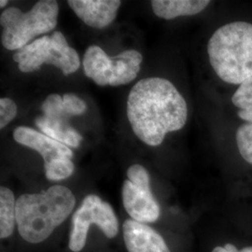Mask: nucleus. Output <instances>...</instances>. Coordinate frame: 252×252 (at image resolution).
Listing matches in <instances>:
<instances>
[{
  "mask_svg": "<svg viewBox=\"0 0 252 252\" xmlns=\"http://www.w3.org/2000/svg\"><path fill=\"white\" fill-rule=\"evenodd\" d=\"M58 12L54 0H40L27 12L14 7L5 9L0 16L2 45L18 51L34 37L51 32L57 26Z\"/></svg>",
  "mask_w": 252,
  "mask_h": 252,
  "instance_id": "20e7f679",
  "label": "nucleus"
},
{
  "mask_svg": "<svg viewBox=\"0 0 252 252\" xmlns=\"http://www.w3.org/2000/svg\"><path fill=\"white\" fill-rule=\"evenodd\" d=\"M127 117L135 135L145 144L156 147L167 133L186 125L188 106L171 81L147 78L130 91Z\"/></svg>",
  "mask_w": 252,
  "mask_h": 252,
  "instance_id": "f257e3e1",
  "label": "nucleus"
},
{
  "mask_svg": "<svg viewBox=\"0 0 252 252\" xmlns=\"http://www.w3.org/2000/svg\"><path fill=\"white\" fill-rule=\"evenodd\" d=\"M122 194L125 208L134 220L146 223L154 222L159 219L160 207L153 197L151 187L137 186L130 180H126Z\"/></svg>",
  "mask_w": 252,
  "mask_h": 252,
  "instance_id": "6e6552de",
  "label": "nucleus"
},
{
  "mask_svg": "<svg viewBox=\"0 0 252 252\" xmlns=\"http://www.w3.org/2000/svg\"><path fill=\"white\" fill-rule=\"evenodd\" d=\"M41 110L43 112V116L47 118L68 120L70 117L65 112L63 96L56 94L47 96L44 103L41 106Z\"/></svg>",
  "mask_w": 252,
  "mask_h": 252,
  "instance_id": "a211bd4d",
  "label": "nucleus"
},
{
  "mask_svg": "<svg viewBox=\"0 0 252 252\" xmlns=\"http://www.w3.org/2000/svg\"><path fill=\"white\" fill-rule=\"evenodd\" d=\"M44 168L48 180L58 181L69 178L74 172L75 166L71 159H63L46 164Z\"/></svg>",
  "mask_w": 252,
  "mask_h": 252,
  "instance_id": "f3484780",
  "label": "nucleus"
},
{
  "mask_svg": "<svg viewBox=\"0 0 252 252\" xmlns=\"http://www.w3.org/2000/svg\"><path fill=\"white\" fill-rule=\"evenodd\" d=\"M63 101L65 112L70 117L81 115L87 109V106H86L85 102L74 94H63Z\"/></svg>",
  "mask_w": 252,
  "mask_h": 252,
  "instance_id": "6ab92c4d",
  "label": "nucleus"
},
{
  "mask_svg": "<svg viewBox=\"0 0 252 252\" xmlns=\"http://www.w3.org/2000/svg\"><path fill=\"white\" fill-rule=\"evenodd\" d=\"M209 62L226 83L240 85L252 78V24L236 21L219 27L207 43Z\"/></svg>",
  "mask_w": 252,
  "mask_h": 252,
  "instance_id": "7ed1b4c3",
  "label": "nucleus"
},
{
  "mask_svg": "<svg viewBox=\"0 0 252 252\" xmlns=\"http://www.w3.org/2000/svg\"><path fill=\"white\" fill-rule=\"evenodd\" d=\"M123 230L129 252H170L162 235L146 223L127 220Z\"/></svg>",
  "mask_w": 252,
  "mask_h": 252,
  "instance_id": "9b49d317",
  "label": "nucleus"
},
{
  "mask_svg": "<svg viewBox=\"0 0 252 252\" xmlns=\"http://www.w3.org/2000/svg\"><path fill=\"white\" fill-rule=\"evenodd\" d=\"M7 4H8V1H7V0H1V1H0V7H1V8L5 7Z\"/></svg>",
  "mask_w": 252,
  "mask_h": 252,
  "instance_id": "5701e85b",
  "label": "nucleus"
},
{
  "mask_svg": "<svg viewBox=\"0 0 252 252\" xmlns=\"http://www.w3.org/2000/svg\"><path fill=\"white\" fill-rule=\"evenodd\" d=\"M232 102L237 108L238 117L252 125V78L238 86L232 97Z\"/></svg>",
  "mask_w": 252,
  "mask_h": 252,
  "instance_id": "2eb2a0df",
  "label": "nucleus"
},
{
  "mask_svg": "<svg viewBox=\"0 0 252 252\" xmlns=\"http://www.w3.org/2000/svg\"><path fill=\"white\" fill-rule=\"evenodd\" d=\"M212 252H252V247H247L239 251L233 244H226L224 247H216Z\"/></svg>",
  "mask_w": 252,
  "mask_h": 252,
  "instance_id": "4be33fe9",
  "label": "nucleus"
},
{
  "mask_svg": "<svg viewBox=\"0 0 252 252\" xmlns=\"http://www.w3.org/2000/svg\"><path fill=\"white\" fill-rule=\"evenodd\" d=\"M16 201L13 192L6 187L0 188V237L10 236L16 223Z\"/></svg>",
  "mask_w": 252,
  "mask_h": 252,
  "instance_id": "4468645a",
  "label": "nucleus"
},
{
  "mask_svg": "<svg viewBox=\"0 0 252 252\" xmlns=\"http://www.w3.org/2000/svg\"><path fill=\"white\" fill-rule=\"evenodd\" d=\"M210 4L208 0H153L155 15L165 20L198 14Z\"/></svg>",
  "mask_w": 252,
  "mask_h": 252,
  "instance_id": "f8f14e48",
  "label": "nucleus"
},
{
  "mask_svg": "<svg viewBox=\"0 0 252 252\" xmlns=\"http://www.w3.org/2000/svg\"><path fill=\"white\" fill-rule=\"evenodd\" d=\"M35 122L36 126L44 135L67 147L78 148L83 139L69 125L68 120L39 116Z\"/></svg>",
  "mask_w": 252,
  "mask_h": 252,
  "instance_id": "ddd939ff",
  "label": "nucleus"
},
{
  "mask_svg": "<svg viewBox=\"0 0 252 252\" xmlns=\"http://www.w3.org/2000/svg\"><path fill=\"white\" fill-rule=\"evenodd\" d=\"M95 224L108 238L116 236L119 231L117 217L112 207L95 194H89L73 214L69 249L81 252L84 248L89 228Z\"/></svg>",
  "mask_w": 252,
  "mask_h": 252,
  "instance_id": "0eeeda50",
  "label": "nucleus"
},
{
  "mask_svg": "<svg viewBox=\"0 0 252 252\" xmlns=\"http://www.w3.org/2000/svg\"><path fill=\"white\" fill-rule=\"evenodd\" d=\"M128 180L137 186L151 187V180L149 173L144 166L140 164H134L129 167L127 171Z\"/></svg>",
  "mask_w": 252,
  "mask_h": 252,
  "instance_id": "aec40b11",
  "label": "nucleus"
},
{
  "mask_svg": "<svg viewBox=\"0 0 252 252\" xmlns=\"http://www.w3.org/2000/svg\"><path fill=\"white\" fill-rule=\"evenodd\" d=\"M235 140L240 155L246 162L252 164V125L245 124L238 127Z\"/></svg>",
  "mask_w": 252,
  "mask_h": 252,
  "instance_id": "dca6fc26",
  "label": "nucleus"
},
{
  "mask_svg": "<svg viewBox=\"0 0 252 252\" xmlns=\"http://www.w3.org/2000/svg\"><path fill=\"white\" fill-rule=\"evenodd\" d=\"M13 60L22 72H33L47 63L59 68L64 76L76 72L81 64L79 54L59 31L52 36H41L20 49L13 54Z\"/></svg>",
  "mask_w": 252,
  "mask_h": 252,
  "instance_id": "39448f33",
  "label": "nucleus"
},
{
  "mask_svg": "<svg viewBox=\"0 0 252 252\" xmlns=\"http://www.w3.org/2000/svg\"><path fill=\"white\" fill-rule=\"evenodd\" d=\"M143 56L127 50L109 57L98 46H90L83 57L84 74L99 86H120L134 81L140 70Z\"/></svg>",
  "mask_w": 252,
  "mask_h": 252,
  "instance_id": "423d86ee",
  "label": "nucleus"
},
{
  "mask_svg": "<svg viewBox=\"0 0 252 252\" xmlns=\"http://www.w3.org/2000/svg\"><path fill=\"white\" fill-rule=\"evenodd\" d=\"M75 204L72 191L62 185L21 195L16 201L19 234L29 243L43 242L71 214Z\"/></svg>",
  "mask_w": 252,
  "mask_h": 252,
  "instance_id": "f03ea898",
  "label": "nucleus"
},
{
  "mask_svg": "<svg viewBox=\"0 0 252 252\" xmlns=\"http://www.w3.org/2000/svg\"><path fill=\"white\" fill-rule=\"evenodd\" d=\"M13 138L19 144L39 153L44 160V165L63 159H72L73 153L69 147L27 126L17 127L13 132Z\"/></svg>",
  "mask_w": 252,
  "mask_h": 252,
  "instance_id": "1a4fd4ad",
  "label": "nucleus"
},
{
  "mask_svg": "<svg viewBox=\"0 0 252 252\" xmlns=\"http://www.w3.org/2000/svg\"><path fill=\"white\" fill-rule=\"evenodd\" d=\"M68 6L87 26L105 28L116 18L122 2L119 0H69Z\"/></svg>",
  "mask_w": 252,
  "mask_h": 252,
  "instance_id": "9d476101",
  "label": "nucleus"
},
{
  "mask_svg": "<svg viewBox=\"0 0 252 252\" xmlns=\"http://www.w3.org/2000/svg\"><path fill=\"white\" fill-rule=\"evenodd\" d=\"M17 115V106L9 98L0 99V128L9 125V123Z\"/></svg>",
  "mask_w": 252,
  "mask_h": 252,
  "instance_id": "412c9836",
  "label": "nucleus"
}]
</instances>
